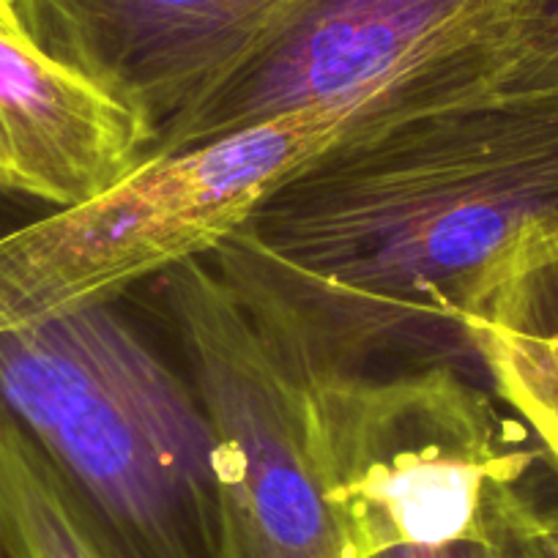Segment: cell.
<instances>
[{
	"mask_svg": "<svg viewBox=\"0 0 558 558\" xmlns=\"http://www.w3.org/2000/svg\"><path fill=\"white\" fill-rule=\"evenodd\" d=\"M539 0H302L271 39L154 151L307 110L362 107L364 129L480 105L493 66Z\"/></svg>",
	"mask_w": 558,
	"mask_h": 558,
	"instance_id": "cell-5",
	"label": "cell"
},
{
	"mask_svg": "<svg viewBox=\"0 0 558 558\" xmlns=\"http://www.w3.org/2000/svg\"><path fill=\"white\" fill-rule=\"evenodd\" d=\"M154 291L211 430L228 558H345L296 359L208 257L173 266Z\"/></svg>",
	"mask_w": 558,
	"mask_h": 558,
	"instance_id": "cell-6",
	"label": "cell"
},
{
	"mask_svg": "<svg viewBox=\"0 0 558 558\" xmlns=\"http://www.w3.org/2000/svg\"><path fill=\"white\" fill-rule=\"evenodd\" d=\"M558 101V0H539L493 66L480 105Z\"/></svg>",
	"mask_w": 558,
	"mask_h": 558,
	"instance_id": "cell-12",
	"label": "cell"
},
{
	"mask_svg": "<svg viewBox=\"0 0 558 558\" xmlns=\"http://www.w3.org/2000/svg\"><path fill=\"white\" fill-rule=\"evenodd\" d=\"M299 3L12 0V9L31 45L132 107L159 137L250 61Z\"/></svg>",
	"mask_w": 558,
	"mask_h": 558,
	"instance_id": "cell-7",
	"label": "cell"
},
{
	"mask_svg": "<svg viewBox=\"0 0 558 558\" xmlns=\"http://www.w3.org/2000/svg\"><path fill=\"white\" fill-rule=\"evenodd\" d=\"M558 246V101L359 129L208 255L304 367L471 364L469 329Z\"/></svg>",
	"mask_w": 558,
	"mask_h": 558,
	"instance_id": "cell-1",
	"label": "cell"
},
{
	"mask_svg": "<svg viewBox=\"0 0 558 558\" xmlns=\"http://www.w3.org/2000/svg\"><path fill=\"white\" fill-rule=\"evenodd\" d=\"M143 116L0 28V197L77 206L154 154Z\"/></svg>",
	"mask_w": 558,
	"mask_h": 558,
	"instance_id": "cell-8",
	"label": "cell"
},
{
	"mask_svg": "<svg viewBox=\"0 0 558 558\" xmlns=\"http://www.w3.org/2000/svg\"><path fill=\"white\" fill-rule=\"evenodd\" d=\"M0 413L116 558H228L201 400L116 302L0 331Z\"/></svg>",
	"mask_w": 558,
	"mask_h": 558,
	"instance_id": "cell-2",
	"label": "cell"
},
{
	"mask_svg": "<svg viewBox=\"0 0 558 558\" xmlns=\"http://www.w3.org/2000/svg\"><path fill=\"white\" fill-rule=\"evenodd\" d=\"M469 351L558 474V246L498 293L469 329Z\"/></svg>",
	"mask_w": 558,
	"mask_h": 558,
	"instance_id": "cell-9",
	"label": "cell"
},
{
	"mask_svg": "<svg viewBox=\"0 0 558 558\" xmlns=\"http://www.w3.org/2000/svg\"><path fill=\"white\" fill-rule=\"evenodd\" d=\"M307 107L175 151H154L90 201L0 233V331L112 304L208 257L257 206L362 121Z\"/></svg>",
	"mask_w": 558,
	"mask_h": 558,
	"instance_id": "cell-4",
	"label": "cell"
},
{
	"mask_svg": "<svg viewBox=\"0 0 558 558\" xmlns=\"http://www.w3.org/2000/svg\"><path fill=\"white\" fill-rule=\"evenodd\" d=\"M375 558H558V496L536 474L482 539L400 547Z\"/></svg>",
	"mask_w": 558,
	"mask_h": 558,
	"instance_id": "cell-11",
	"label": "cell"
},
{
	"mask_svg": "<svg viewBox=\"0 0 558 558\" xmlns=\"http://www.w3.org/2000/svg\"><path fill=\"white\" fill-rule=\"evenodd\" d=\"M0 556L116 558L39 447L0 413Z\"/></svg>",
	"mask_w": 558,
	"mask_h": 558,
	"instance_id": "cell-10",
	"label": "cell"
},
{
	"mask_svg": "<svg viewBox=\"0 0 558 558\" xmlns=\"http://www.w3.org/2000/svg\"><path fill=\"white\" fill-rule=\"evenodd\" d=\"M0 558H3V556H0Z\"/></svg>",
	"mask_w": 558,
	"mask_h": 558,
	"instance_id": "cell-13",
	"label": "cell"
},
{
	"mask_svg": "<svg viewBox=\"0 0 558 558\" xmlns=\"http://www.w3.org/2000/svg\"><path fill=\"white\" fill-rule=\"evenodd\" d=\"M296 364L310 454L345 558L482 539L545 460L463 364Z\"/></svg>",
	"mask_w": 558,
	"mask_h": 558,
	"instance_id": "cell-3",
	"label": "cell"
}]
</instances>
